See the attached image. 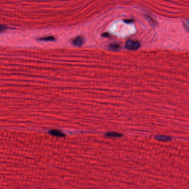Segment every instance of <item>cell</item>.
<instances>
[{
	"instance_id": "obj_4",
	"label": "cell",
	"mask_w": 189,
	"mask_h": 189,
	"mask_svg": "<svg viewBox=\"0 0 189 189\" xmlns=\"http://www.w3.org/2000/svg\"><path fill=\"white\" fill-rule=\"evenodd\" d=\"M121 48L120 45L118 44H111L109 46V48L113 51H118Z\"/></svg>"
},
{
	"instance_id": "obj_2",
	"label": "cell",
	"mask_w": 189,
	"mask_h": 189,
	"mask_svg": "<svg viewBox=\"0 0 189 189\" xmlns=\"http://www.w3.org/2000/svg\"><path fill=\"white\" fill-rule=\"evenodd\" d=\"M84 41H85V40L83 37L78 36L73 40L72 43L73 45L80 47V46H81L83 45Z\"/></svg>"
},
{
	"instance_id": "obj_5",
	"label": "cell",
	"mask_w": 189,
	"mask_h": 189,
	"mask_svg": "<svg viewBox=\"0 0 189 189\" xmlns=\"http://www.w3.org/2000/svg\"><path fill=\"white\" fill-rule=\"evenodd\" d=\"M4 26H2V25H0V32L4 31Z\"/></svg>"
},
{
	"instance_id": "obj_1",
	"label": "cell",
	"mask_w": 189,
	"mask_h": 189,
	"mask_svg": "<svg viewBox=\"0 0 189 189\" xmlns=\"http://www.w3.org/2000/svg\"><path fill=\"white\" fill-rule=\"evenodd\" d=\"M140 43L136 41L129 40L127 41L125 44L126 48L129 50H135L138 49L140 47Z\"/></svg>"
},
{
	"instance_id": "obj_3",
	"label": "cell",
	"mask_w": 189,
	"mask_h": 189,
	"mask_svg": "<svg viewBox=\"0 0 189 189\" xmlns=\"http://www.w3.org/2000/svg\"><path fill=\"white\" fill-rule=\"evenodd\" d=\"M56 39V38L54 37L53 36H47V37H42V38H40L39 39V41H53Z\"/></svg>"
}]
</instances>
